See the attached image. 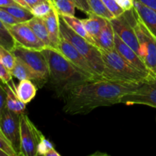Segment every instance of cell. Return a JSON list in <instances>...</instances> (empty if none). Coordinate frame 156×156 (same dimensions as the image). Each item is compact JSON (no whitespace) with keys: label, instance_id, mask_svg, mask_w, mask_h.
<instances>
[{"label":"cell","instance_id":"1","mask_svg":"<svg viewBox=\"0 0 156 156\" xmlns=\"http://www.w3.org/2000/svg\"><path fill=\"white\" fill-rule=\"evenodd\" d=\"M141 84L99 79L86 81L69 88L62 94L63 111L67 114H86L100 107L120 103L127 93Z\"/></svg>","mask_w":156,"mask_h":156},{"label":"cell","instance_id":"2","mask_svg":"<svg viewBox=\"0 0 156 156\" xmlns=\"http://www.w3.org/2000/svg\"><path fill=\"white\" fill-rule=\"evenodd\" d=\"M49 67V79L60 95L70 87L94 80L81 72L58 50L47 47L42 50Z\"/></svg>","mask_w":156,"mask_h":156},{"label":"cell","instance_id":"3","mask_svg":"<svg viewBox=\"0 0 156 156\" xmlns=\"http://www.w3.org/2000/svg\"><path fill=\"white\" fill-rule=\"evenodd\" d=\"M101 52L104 62V72L101 79L143 84L156 77L152 73L136 69L126 62L115 49L110 51L101 50Z\"/></svg>","mask_w":156,"mask_h":156},{"label":"cell","instance_id":"4","mask_svg":"<svg viewBox=\"0 0 156 156\" xmlns=\"http://www.w3.org/2000/svg\"><path fill=\"white\" fill-rule=\"evenodd\" d=\"M59 29L62 37L68 41L88 60L94 73L101 79L104 72V62L100 49L75 33L59 15Z\"/></svg>","mask_w":156,"mask_h":156},{"label":"cell","instance_id":"5","mask_svg":"<svg viewBox=\"0 0 156 156\" xmlns=\"http://www.w3.org/2000/svg\"><path fill=\"white\" fill-rule=\"evenodd\" d=\"M134 29L140 44L139 55L149 71L156 76V38L145 27L138 16L134 23Z\"/></svg>","mask_w":156,"mask_h":156},{"label":"cell","instance_id":"6","mask_svg":"<svg viewBox=\"0 0 156 156\" xmlns=\"http://www.w3.org/2000/svg\"><path fill=\"white\" fill-rule=\"evenodd\" d=\"M136 12L134 8L126 11L123 15L110 20L116 34L139 54L138 37L134 29V23L136 20Z\"/></svg>","mask_w":156,"mask_h":156},{"label":"cell","instance_id":"7","mask_svg":"<svg viewBox=\"0 0 156 156\" xmlns=\"http://www.w3.org/2000/svg\"><path fill=\"white\" fill-rule=\"evenodd\" d=\"M12 53L15 57L21 59L33 72L37 81L49 79V67L42 50H30L16 45Z\"/></svg>","mask_w":156,"mask_h":156},{"label":"cell","instance_id":"8","mask_svg":"<svg viewBox=\"0 0 156 156\" xmlns=\"http://www.w3.org/2000/svg\"><path fill=\"white\" fill-rule=\"evenodd\" d=\"M21 127V154L22 156H37V146L43 137V134L27 114L20 116Z\"/></svg>","mask_w":156,"mask_h":156},{"label":"cell","instance_id":"9","mask_svg":"<svg viewBox=\"0 0 156 156\" xmlns=\"http://www.w3.org/2000/svg\"><path fill=\"white\" fill-rule=\"evenodd\" d=\"M20 116L21 114H15L5 108L0 121V129L3 136L9 141L18 156L21 154Z\"/></svg>","mask_w":156,"mask_h":156},{"label":"cell","instance_id":"10","mask_svg":"<svg viewBox=\"0 0 156 156\" xmlns=\"http://www.w3.org/2000/svg\"><path fill=\"white\" fill-rule=\"evenodd\" d=\"M6 26L15 40L16 45L36 50H43L47 48L44 43L37 37L26 22Z\"/></svg>","mask_w":156,"mask_h":156},{"label":"cell","instance_id":"11","mask_svg":"<svg viewBox=\"0 0 156 156\" xmlns=\"http://www.w3.org/2000/svg\"><path fill=\"white\" fill-rule=\"evenodd\" d=\"M120 103L126 105H143L156 108V77L141 84L135 91L125 94Z\"/></svg>","mask_w":156,"mask_h":156},{"label":"cell","instance_id":"12","mask_svg":"<svg viewBox=\"0 0 156 156\" xmlns=\"http://www.w3.org/2000/svg\"><path fill=\"white\" fill-rule=\"evenodd\" d=\"M57 50L62 53L75 66L77 67L81 72L89 76L91 79L94 80L100 79L99 76L94 73L88 60L75 48L73 44H70L68 41L64 39L62 37Z\"/></svg>","mask_w":156,"mask_h":156},{"label":"cell","instance_id":"13","mask_svg":"<svg viewBox=\"0 0 156 156\" xmlns=\"http://www.w3.org/2000/svg\"><path fill=\"white\" fill-rule=\"evenodd\" d=\"M114 47L115 50L125 60L129 62L130 65L135 67L137 69L140 71L146 72V73H152L147 68L146 64L141 59L140 55L133 50L131 48L129 45L125 44L118 36L115 34L114 37ZM155 76V75H154Z\"/></svg>","mask_w":156,"mask_h":156},{"label":"cell","instance_id":"14","mask_svg":"<svg viewBox=\"0 0 156 156\" xmlns=\"http://www.w3.org/2000/svg\"><path fill=\"white\" fill-rule=\"evenodd\" d=\"M44 19L48 31L50 48L57 50L58 46L61 40L60 29H59V15L57 11L53 8L51 12L46 15Z\"/></svg>","mask_w":156,"mask_h":156},{"label":"cell","instance_id":"15","mask_svg":"<svg viewBox=\"0 0 156 156\" xmlns=\"http://www.w3.org/2000/svg\"><path fill=\"white\" fill-rule=\"evenodd\" d=\"M134 9L139 19L156 38V12L144 5L140 2L134 0Z\"/></svg>","mask_w":156,"mask_h":156},{"label":"cell","instance_id":"16","mask_svg":"<svg viewBox=\"0 0 156 156\" xmlns=\"http://www.w3.org/2000/svg\"><path fill=\"white\" fill-rule=\"evenodd\" d=\"M114 32L113 26L110 20H108L106 25L102 28L98 37L94 40L95 44L100 50H114Z\"/></svg>","mask_w":156,"mask_h":156},{"label":"cell","instance_id":"17","mask_svg":"<svg viewBox=\"0 0 156 156\" xmlns=\"http://www.w3.org/2000/svg\"><path fill=\"white\" fill-rule=\"evenodd\" d=\"M88 15V18L82 19V23H83L88 34L93 39L95 40L99 35V34H100L102 28L106 25L108 20L103 18V17L99 16V15H95L94 13H91V12Z\"/></svg>","mask_w":156,"mask_h":156},{"label":"cell","instance_id":"18","mask_svg":"<svg viewBox=\"0 0 156 156\" xmlns=\"http://www.w3.org/2000/svg\"><path fill=\"white\" fill-rule=\"evenodd\" d=\"M12 85L15 88L18 98L26 105L31 101L36 96L37 89L34 84L31 82V80L25 79V80L20 81L18 86H15V84L12 82Z\"/></svg>","mask_w":156,"mask_h":156},{"label":"cell","instance_id":"19","mask_svg":"<svg viewBox=\"0 0 156 156\" xmlns=\"http://www.w3.org/2000/svg\"><path fill=\"white\" fill-rule=\"evenodd\" d=\"M4 87L6 91V108L15 114H24L26 109V104L23 103L18 98L13 85L7 83L4 84Z\"/></svg>","mask_w":156,"mask_h":156},{"label":"cell","instance_id":"20","mask_svg":"<svg viewBox=\"0 0 156 156\" xmlns=\"http://www.w3.org/2000/svg\"><path fill=\"white\" fill-rule=\"evenodd\" d=\"M26 23L30 26V27L33 30V31L37 36V37L44 43L46 47L47 48L50 47V39H49L48 31H47L44 19L42 18L34 16L31 19L26 21Z\"/></svg>","mask_w":156,"mask_h":156},{"label":"cell","instance_id":"21","mask_svg":"<svg viewBox=\"0 0 156 156\" xmlns=\"http://www.w3.org/2000/svg\"><path fill=\"white\" fill-rule=\"evenodd\" d=\"M61 18H62L64 21L66 22V24L75 32L77 34H79V36L82 37L83 38H85V40H87L88 41H89L90 43H91L92 44L96 46L95 41L88 34V33L87 32L86 29H85V26H84L83 23H82V19H79L78 18L75 16H61Z\"/></svg>","mask_w":156,"mask_h":156},{"label":"cell","instance_id":"22","mask_svg":"<svg viewBox=\"0 0 156 156\" xmlns=\"http://www.w3.org/2000/svg\"><path fill=\"white\" fill-rule=\"evenodd\" d=\"M10 72L13 77L16 78L20 81L25 80V79L37 81L35 75L30 69V68L26 65L25 62H23L21 59L18 57H16L15 66Z\"/></svg>","mask_w":156,"mask_h":156},{"label":"cell","instance_id":"23","mask_svg":"<svg viewBox=\"0 0 156 156\" xmlns=\"http://www.w3.org/2000/svg\"><path fill=\"white\" fill-rule=\"evenodd\" d=\"M2 8L13 16L15 19L18 20L20 23L26 22L34 17L31 11L21 5L2 6Z\"/></svg>","mask_w":156,"mask_h":156},{"label":"cell","instance_id":"24","mask_svg":"<svg viewBox=\"0 0 156 156\" xmlns=\"http://www.w3.org/2000/svg\"><path fill=\"white\" fill-rule=\"evenodd\" d=\"M51 2L61 16H75L76 7L72 0H51Z\"/></svg>","mask_w":156,"mask_h":156},{"label":"cell","instance_id":"25","mask_svg":"<svg viewBox=\"0 0 156 156\" xmlns=\"http://www.w3.org/2000/svg\"><path fill=\"white\" fill-rule=\"evenodd\" d=\"M88 2L91 13L103 17L108 20H111L114 18V15L107 9L102 0H88Z\"/></svg>","mask_w":156,"mask_h":156},{"label":"cell","instance_id":"26","mask_svg":"<svg viewBox=\"0 0 156 156\" xmlns=\"http://www.w3.org/2000/svg\"><path fill=\"white\" fill-rule=\"evenodd\" d=\"M0 46L10 51H12V50L16 46V43L12 37L8 27L1 20H0Z\"/></svg>","mask_w":156,"mask_h":156},{"label":"cell","instance_id":"27","mask_svg":"<svg viewBox=\"0 0 156 156\" xmlns=\"http://www.w3.org/2000/svg\"><path fill=\"white\" fill-rule=\"evenodd\" d=\"M53 8V6L51 2L45 1L34 6L30 11L34 16L43 18L51 12Z\"/></svg>","mask_w":156,"mask_h":156},{"label":"cell","instance_id":"28","mask_svg":"<svg viewBox=\"0 0 156 156\" xmlns=\"http://www.w3.org/2000/svg\"><path fill=\"white\" fill-rule=\"evenodd\" d=\"M0 60L2 62L3 65L9 71H11L15 66L16 57L12 53V51L0 46Z\"/></svg>","mask_w":156,"mask_h":156},{"label":"cell","instance_id":"29","mask_svg":"<svg viewBox=\"0 0 156 156\" xmlns=\"http://www.w3.org/2000/svg\"><path fill=\"white\" fill-rule=\"evenodd\" d=\"M53 149H54L53 143L47 140L44 136H43L37 146V155L46 156Z\"/></svg>","mask_w":156,"mask_h":156},{"label":"cell","instance_id":"30","mask_svg":"<svg viewBox=\"0 0 156 156\" xmlns=\"http://www.w3.org/2000/svg\"><path fill=\"white\" fill-rule=\"evenodd\" d=\"M107 9L114 15V18L119 17L124 13V11L117 4L115 0H102Z\"/></svg>","mask_w":156,"mask_h":156},{"label":"cell","instance_id":"31","mask_svg":"<svg viewBox=\"0 0 156 156\" xmlns=\"http://www.w3.org/2000/svg\"><path fill=\"white\" fill-rule=\"evenodd\" d=\"M0 20L2 22H4L6 25H12V24L20 23L18 20L15 19L13 16H12L9 13H8L2 7H0Z\"/></svg>","mask_w":156,"mask_h":156},{"label":"cell","instance_id":"32","mask_svg":"<svg viewBox=\"0 0 156 156\" xmlns=\"http://www.w3.org/2000/svg\"><path fill=\"white\" fill-rule=\"evenodd\" d=\"M12 75L11 72L3 65L0 60V81L2 83L7 84L12 81Z\"/></svg>","mask_w":156,"mask_h":156},{"label":"cell","instance_id":"33","mask_svg":"<svg viewBox=\"0 0 156 156\" xmlns=\"http://www.w3.org/2000/svg\"><path fill=\"white\" fill-rule=\"evenodd\" d=\"M0 149L4 151L9 156H18L9 141L1 136H0Z\"/></svg>","mask_w":156,"mask_h":156},{"label":"cell","instance_id":"34","mask_svg":"<svg viewBox=\"0 0 156 156\" xmlns=\"http://www.w3.org/2000/svg\"><path fill=\"white\" fill-rule=\"evenodd\" d=\"M6 108V91L5 89L4 84L0 81V121L2 115Z\"/></svg>","mask_w":156,"mask_h":156},{"label":"cell","instance_id":"35","mask_svg":"<svg viewBox=\"0 0 156 156\" xmlns=\"http://www.w3.org/2000/svg\"><path fill=\"white\" fill-rule=\"evenodd\" d=\"M72 1L75 4L76 7L80 11L85 12L87 15H89L91 13L88 0H72Z\"/></svg>","mask_w":156,"mask_h":156},{"label":"cell","instance_id":"36","mask_svg":"<svg viewBox=\"0 0 156 156\" xmlns=\"http://www.w3.org/2000/svg\"><path fill=\"white\" fill-rule=\"evenodd\" d=\"M115 2L124 12L134 8V0H115Z\"/></svg>","mask_w":156,"mask_h":156},{"label":"cell","instance_id":"37","mask_svg":"<svg viewBox=\"0 0 156 156\" xmlns=\"http://www.w3.org/2000/svg\"><path fill=\"white\" fill-rule=\"evenodd\" d=\"M144 5L153 9L156 12V0H136Z\"/></svg>","mask_w":156,"mask_h":156},{"label":"cell","instance_id":"38","mask_svg":"<svg viewBox=\"0 0 156 156\" xmlns=\"http://www.w3.org/2000/svg\"><path fill=\"white\" fill-rule=\"evenodd\" d=\"M9 5H20L14 0H0V7Z\"/></svg>","mask_w":156,"mask_h":156},{"label":"cell","instance_id":"39","mask_svg":"<svg viewBox=\"0 0 156 156\" xmlns=\"http://www.w3.org/2000/svg\"><path fill=\"white\" fill-rule=\"evenodd\" d=\"M45 1H47V0H24V2L27 3V5H28L29 8L30 9V10H31V9L34 7V6H35L36 5Z\"/></svg>","mask_w":156,"mask_h":156},{"label":"cell","instance_id":"40","mask_svg":"<svg viewBox=\"0 0 156 156\" xmlns=\"http://www.w3.org/2000/svg\"><path fill=\"white\" fill-rule=\"evenodd\" d=\"M14 1H15V2L18 3V5H21V6H22V7L26 8V9H29V10H30V8H29V6L27 5V3H26L25 2H24V0H14Z\"/></svg>","mask_w":156,"mask_h":156},{"label":"cell","instance_id":"41","mask_svg":"<svg viewBox=\"0 0 156 156\" xmlns=\"http://www.w3.org/2000/svg\"><path fill=\"white\" fill-rule=\"evenodd\" d=\"M46 156H60V154H59V152H56L54 149H53L47 154Z\"/></svg>","mask_w":156,"mask_h":156},{"label":"cell","instance_id":"42","mask_svg":"<svg viewBox=\"0 0 156 156\" xmlns=\"http://www.w3.org/2000/svg\"><path fill=\"white\" fill-rule=\"evenodd\" d=\"M0 156H9L4 151H2V149H0Z\"/></svg>","mask_w":156,"mask_h":156},{"label":"cell","instance_id":"43","mask_svg":"<svg viewBox=\"0 0 156 156\" xmlns=\"http://www.w3.org/2000/svg\"><path fill=\"white\" fill-rule=\"evenodd\" d=\"M0 136H2V137H4L5 138V136H3V134H2V131H1V129H0Z\"/></svg>","mask_w":156,"mask_h":156},{"label":"cell","instance_id":"44","mask_svg":"<svg viewBox=\"0 0 156 156\" xmlns=\"http://www.w3.org/2000/svg\"><path fill=\"white\" fill-rule=\"evenodd\" d=\"M47 1H50V2H51V0H47Z\"/></svg>","mask_w":156,"mask_h":156}]
</instances>
